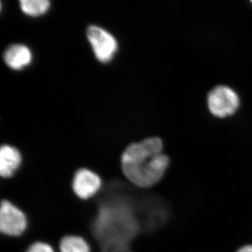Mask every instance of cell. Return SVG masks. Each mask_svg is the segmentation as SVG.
I'll list each match as a JSON object with an SVG mask.
<instances>
[{"label":"cell","mask_w":252,"mask_h":252,"mask_svg":"<svg viewBox=\"0 0 252 252\" xmlns=\"http://www.w3.org/2000/svg\"><path fill=\"white\" fill-rule=\"evenodd\" d=\"M162 151L163 143L158 137H148L127 145L121 157L122 172L126 180L141 189L157 185L170 165V158Z\"/></svg>","instance_id":"obj_1"},{"label":"cell","mask_w":252,"mask_h":252,"mask_svg":"<svg viewBox=\"0 0 252 252\" xmlns=\"http://www.w3.org/2000/svg\"><path fill=\"white\" fill-rule=\"evenodd\" d=\"M20 6L25 14L36 16L44 14L50 7L48 0H21Z\"/></svg>","instance_id":"obj_9"},{"label":"cell","mask_w":252,"mask_h":252,"mask_svg":"<svg viewBox=\"0 0 252 252\" xmlns=\"http://www.w3.org/2000/svg\"><path fill=\"white\" fill-rule=\"evenodd\" d=\"M237 252H252V245H246L239 249Z\"/></svg>","instance_id":"obj_11"},{"label":"cell","mask_w":252,"mask_h":252,"mask_svg":"<svg viewBox=\"0 0 252 252\" xmlns=\"http://www.w3.org/2000/svg\"><path fill=\"white\" fill-rule=\"evenodd\" d=\"M72 190L78 198L88 200L94 198L102 187V180L95 172L87 168L76 171L72 180Z\"/></svg>","instance_id":"obj_5"},{"label":"cell","mask_w":252,"mask_h":252,"mask_svg":"<svg viewBox=\"0 0 252 252\" xmlns=\"http://www.w3.org/2000/svg\"><path fill=\"white\" fill-rule=\"evenodd\" d=\"M59 252H91L89 243L82 237L67 235L61 239Z\"/></svg>","instance_id":"obj_8"},{"label":"cell","mask_w":252,"mask_h":252,"mask_svg":"<svg viewBox=\"0 0 252 252\" xmlns=\"http://www.w3.org/2000/svg\"><path fill=\"white\" fill-rule=\"evenodd\" d=\"M32 53L28 46L23 44H13L9 46L4 54V62L14 69H21L32 61Z\"/></svg>","instance_id":"obj_7"},{"label":"cell","mask_w":252,"mask_h":252,"mask_svg":"<svg viewBox=\"0 0 252 252\" xmlns=\"http://www.w3.org/2000/svg\"><path fill=\"white\" fill-rule=\"evenodd\" d=\"M23 154L16 147L2 144L0 148V178L14 177L22 166Z\"/></svg>","instance_id":"obj_6"},{"label":"cell","mask_w":252,"mask_h":252,"mask_svg":"<svg viewBox=\"0 0 252 252\" xmlns=\"http://www.w3.org/2000/svg\"><path fill=\"white\" fill-rule=\"evenodd\" d=\"M207 103L209 111L214 117L223 119L237 112L240 99L236 91L229 86L220 85L209 93Z\"/></svg>","instance_id":"obj_2"},{"label":"cell","mask_w":252,"mask_h":252,"mask_svg":"<svg viewBox=\"0 0 252 252\" xmlns=\"http://www.w3.org/2000/svg\"><path fill=\"white\" fill-rule=\"evenodd\" d=\"M26 252H56L54 249L49 244L36 242L32 244Z\"/></svg>","instance_id":"obj_10"},{"label":"cell","mask_w":252,"mask_h":252,"mask_svg":"<svg viewBox=\"0 0 252 252\" xmlns=\"http://www.w3.org/2000/svg\"><path fill=\"white\" fill-rule=\"evenodd\" d=\"M27 216L14 204L0 200V233L9 237H19L27 229Z\"/></svg>","instance_id":"obj_3"},{"label":"cell","mask_w":252,"mask_h":252,"mask_svg":"<svg viewBox=\"0 0 252 252\" xmlns=\"http://www.w3.org/2000/svg\"><path fill=\"white\" fill-rule=\"evenodd\" d=\"M87 37L100 62L107 63L112 59L117 52L118 44L112 34L98 26H91L87 30Z\"/></svg>","instance_id":"obj_4"},{"label":"cell","mask_w":252,"mask_h":252,"mask_svg":"<svg viewBox=\"0 0 252 252\" xmlns=\"http://www.w3.org/2000/svg\"></svg>","instance_id":"obj_12"}]
</instances>
